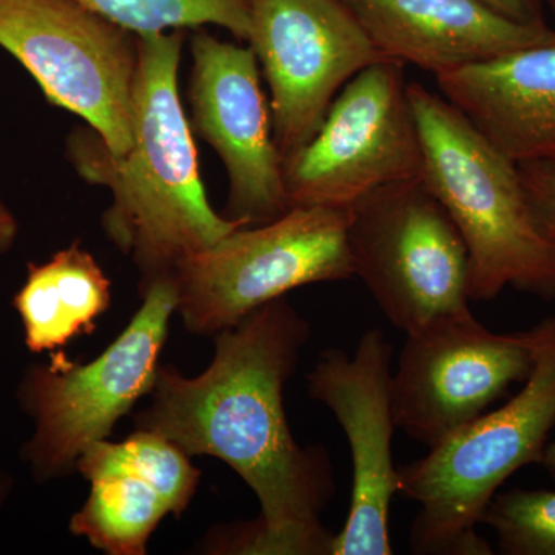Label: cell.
Masks as SVG:
<instances>
[{
  "mask_svg": "<svg viewBox=\"0 0 555 555\" xmlns=\"http://www.w3.org/2000/svg\"><path fill=\"white\" fill-rule=\"evenodd\" d=\"M422 142V181L465 241L470 301L506 287L555 298V248L537 224L516 160L441 94L409 83Z\"/></svg>",
  "mask_w": 555,
  "mask_h": 555,
  "instance_id": "cell-3",
  "label": "cell"
},
{
  "mask_svg": "<svg viewBox=\"0 0 555 555\" xmlns=\"http://www.w3.org/2000/svg\"><path fill=\"white\" fill-rule=\"evenodd\" d=\"M17 221L13 214L7 208L5 204L0 201V251L5 254L13 247L17 236Z\"/></svg>",
  "mask_w": 555,
  "mask_h": 555,
  "instance_id": "cell-22",
  "label": "cell"
},
{
  "mask_svg": "<svg viewBox=\"0 0 555 555\" xmlns=\"http://www.w3.org/2000/svg\"><path fill=\"white\" fill-rule=\"evenodd\" d=\"M353 276L404 334L469 309L465 241L422 178L372 190L347 207Z\"/></svg>",
  "mask_w": 555,
  "mask_h": 555,
  "instance_id": "cell-7",
  "label": "cell"
},
{
  "mask_svg": "<svg viewBox=\"0 0 555 555\" xmlns=\"http://www.w3.org/2000/svg\"><path fill=\"white\" fill-rule=\"evenodd\" d=\"M537 224L555 248V159L517 163Z\"/></svg>",
  "mask_w": 555,
  "mask_h": 555,
  "instance_id": "cell-20",
  "label": "cell"
},
{
  "mask_svg": "<svg viewBox=\"0 0 555 555\" xmlns=\"http://www.w3.org/2000/svg\"><path fill=\"white\" fill-rule=\"evenodd\" d=\"M134 35L218 25L247 40L254 0H78Z\"/></svg>",
  "mask_w": 555,
  "mask_h": 555,
  "instance_id": "cell-18",
  "label": "cell"
},
{
  "mask_svg": "<svg viewBox=\"0 0 555 555\" xmlns=\"http://www.w3.org/2000/svg\"><path fill=\"white\" fill-rule=\"evenodd\" d=\"M481 524L495 532L500 554L555 555V491L511 489L495 494Z\"/></svg>",
  "mask_w": 555,
  "mask_h": 555,
  "instance_id": "cell-19",
  "label": "cell"
},
{
  "mask_svg": "<svg viewBox=\"0 0 555 555\" xmlns=\"http://www.w3.org/2000/svg\"><path fill=\"white\" fill-rule=\"evenodd\" d=\"M437 83L507 158L555 159V39L437 76Z\"/></svg>",
  "mask_w": 555,
  "mask_h": 555,
  "instance_id": "cell-16",
  "label": "cell"
},
{
  "mask_svg": "<svg viewBox=\"0 0 555 555\" xmlns=\"http://www.w3.org/2000/svg\"><path fill=\"white\" fill-rule=\"evenodd\" d=\"M248 42L287 158L315 137L338 91L383 56L343 0H254Z\"/></svg>",
  "mask_w": 555,
  "mask_h": 555,
  "instance_id": "cell-11",
  "label": "cell"
},
{
  "mask_svg": "<svg viewBox=\"0 0 555 555\" xmlns=\"http://www.w3.org/2000/svg\"><path fill=\"white\" fill-rule=\"evenodd\" d=\"M551 7H553L554 13H555V0H550Z\"/></svg>",
  "mask_w": 555,
  "mask_h": 555,
  "instance_id": "cell-25",
  "label": "cell"
},
{
  "mask_svg": "<svg viewBox=\"0 0 555 555\" xmlns=\"http://www.w3.org/2000/svg\"><path fill=\"white\" fill-rule=\"evenodd\" d=\"M535 326L495 334L470 313H448L406 334L390 382L397 429L427 448L485 414L535 364Z\"/></svg>",
  "mask_w": 555,
  "mask_h": 555,
  "instance_id": "cell-10",
  "label": "cell"
},
{
  "mask_svg": "<svg viewBox=\"0 0 555 555\" xmlns=\"http://www.w3.org/2000/svg\"><path fill=\"white\" fill-rule=\"evenodd\" d=\"M392 345L382 328L361 335L353 356L327 349L308 374L309 396L335 415L352 455V495L332 555H392L389 513L398 494L392 437Z\"/></svg>",
  "mask_w": 555,
  "mask_h": 555,
  "instance_id": "cell-12",
  "label": "cell"
},
{
  "mask_svg": "<svg viewBox=\"0 0 555 555\" xmlns=\"http://www.w3.org/2000/svg\"><path fill=\"white\" fill-rule=\"evenodd\" d=\"M192 124L228 170L230 219L264 224L286 214L283 158L254 50L199 30L192 38Z\"/></svg>",
  "mask_w": 555,
  "mask_h": 555,
  "instance_id": "cell-13",
  "label": "cell"
},
{
  "mask_svg": "<svg viewBox=\"0 0 555 555\" xmlns=\"http://www.w3.org/2000/svg\"><path fill=\"white\" fill-rule=\"evenodd\" d=\"M141 295L144 302L129 326L96 360L82 364L56 350L22 377L17 400L35 423L22 459L40 483L75 470L80 455L107 440L116 423L155 387L160 350L177 312V284L173 276L158 278L141 287Z\"/></svg>",
  "mask_w": 555,
  "mask_h": 555,
  "instance_id": "cell-5",
  "label": "cell"
},
{
  "mask_svg": "<svg viewBox=\"0 0 555 555\" xmlns=\"http://www.w3.org/2000/svg\"><path fill=\"white\" fill-rule=\"evenodd\" d=\"M347 207H291L233 230L173 273L188 331L217 335L295 288L350 280Z\"/></svg>",
  "mask_w": 555,
  "mask_h": 555,
  "instance_id": "cell-6",
  "label": "cell"
},
{
  "mask_svg": "<svg viewBox=\"0 0 555 555\" xmlns=\"http://www.w3.org/2000/svg\"><path fill=\"white\" fill-rule=\"evenodd\" d=\"M76 470L91 483L69 531L109 555H144L153 531L169 514L188 509L201 473L169 438L138 429L120 443L91 444Z\"/></svg>",
  "mask_w": 555,
  "mask_h": 555,
  "instance_id": "cell-14",
  "label": "cell"
},
{
  "mask_svg": "<svg viewBox=\"0 0 555 555\" xmlns=\"http://www.w3.org/2000/svg\"><path fill=\"white\" fill-rule=\"evenodd\" d=\"M542 465L555 481V440L546 444L545 455H543Z\"/></svg>",
  "mask_w": 555,
  "mask_h": 555,
  "instance_id": "cell-23",
  "label": "cell"
},
{
  "mask_svg": "<svg viewBox=\"0 0 555 555\" xmlns=\"http://www.w3.org/2000/svg\"><path fill=\"white\" fill-rule=\"evenodd\" d=\"M423 152L403 62L349 80L308 144L283 159L291 207H349L392 182L422 178Z\"/></svg>",
  "mask_w": 555,
  "mask_h": 555,
  "instance_id": "cell-9",
  "label": "cell"
},
{
  "mask_svg": "<svg viewBox=\"0 0 555 555\" xmlns=\"http://www.w3.org/2000/svg\"><path fill=\"white\" fill-rule=\"evenodd\" d=\"M11 491H13V480L10 474L0 473V506L7 502Z\"/></svg>",
  "mask_w": 555,
  "mask_h": 555,
  "instance_id": "cell-24",
  "label": "cell"
},
{
  "mask_svg": "<svg viewBox=\"0 0 555 555\" xmlns=\"http://www.w3.org/2000/svg\"><path fill=\"white\" fill-rule=\"evenodd\" d=\"M496 13L520 24H546L543 0H481Z\"/></svg>",
  "mask_w": 555,
  "mask_h": 555,
  "instance_id": "cell-21",
  "label": "cell"
},
{
  "mask_svg": "<svg viewBox=\"0 0 555 555\" xmlns=\"http://www.w3.org/2000/svg\"><path fill=\"white\" fill-rule=\"evenodd\" d=\"M310 327L286 299L217 334L214 361L198 377L159 366L152 403L138 429L169 438L185 454L217 456L257 495L261 517L247 526L238 554L332 555L321 514L335 494L331 459L292 436L284 387Z\"/></svg>",
  "mask_w": 555,
  "mask_h": 555,
  "instance_id": "cell-1",
  "label": "cell"
},
{
  "mask_svg": "<svg viewBox=\"0 0 555 555\" xmlns=\"http://www.w3.org/2000/svg\"><path fill=\"white\" fill-rule=\"evenodd\" d=\"M137 36L129 152L113 156L89 133L72 137L68 152L83 178L112 192L105 232L133 259L144 287L173 276L189 258L246 224L218 215L201 181L198 150L178 90L184 33Z\"/></svg>",
  "mask_w": 555,
  "mask_h": 555,
  "instance_id": "cell-2",
  "label": "cell"
},
{
  "mask_svg": "<svg viewBox=\"0 0 555 555\" xmlns=\"http://www.w3.org/2000/svg\"><path fill=\"white\" fill-rule=\"evenodd\" d=\"M0 47L113 156L131 145L138 36L78 0H0Z\"/></svg>",
  "mask_w": 555,
  "mask_h": 555,
  "instance_id": "cell-8",
  "label": "cell"
},
{
  "mask_svg": "<svg viewBox=\"0 0 555 555\" xmlns=\"http://www.w3.org/2000/svg\"><path fill=\"white\" fill-rule=\"evenodd\" d=\"M387 57L447 75L555 39L547 24H520L481 0H343Z\"/></svg>",
  "mask_w": 555,
  "mask_h": 555,
  "instance_id": "cell-15",
  "label": "cell"
},
{
  "mask_svg": "<svg viewBox=\"0 0 555 555\" xmlns=\"http://www.w3.org/2000/svg\"><path fill=\"white\" fill-rule=\"evenodd\" d=\"M31 352H56L73 338L91 334L109 306L112 281L79 243L43 264L28 266L13 299Z\"/></svg>",
  "mask_w": 555,
  "mask_h": 555,
  "instance_id": "cell-17",
  "label": "cell"
},
{
  "mask_svg": "<svg viewBox=\"0 0 555 555\" xmlns=\"http://www.w3.org/2000/svg\"><path fill=\"white\" fill-rule=\"evenodd\" d=\"M535 332L534 369L516 397L397 467L398 492L418 505L409 529L412 553L491 555L477 531L486 507L514 473L542 465L555 426V317Z\"/></svg>",
  "mask_w": 555,
  "mask_h": 555,
  "instance_id": "cell-4",
  "label": "cell"
}]
</instances>
